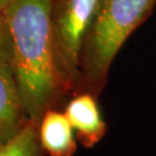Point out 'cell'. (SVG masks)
<instances>
[{"label":"cell","instance_id":"6","mask_svg":"<svg viewBox=\"0 0 156 156\" xmlns=\"http://www.w3.org/2000/svg\"><path fill=\"white\" fill-rule=\"evenodd\" d=\"M41 146L48 156H74L78 149L76 135L65 112L50 109L38 123Z\"/></svg>","mask_w":156,"mask_h":156},{"label":"cell","instance_id":"8","mask_svg":"<svg viewBox=\"0 0 156 156\" xmlns=\"http://www.w3.org/2000/svg\"><path fill=\"white\" fill-rule=\"evenodd\" d=\"M13 46L9 29L4 13L0 12V64H12Z\"/></svg>","mask_w":156,"mask_h":156},{"label":"cell","instance_id":"3","mask_svg":"<svg viewBox=\"0 0 156 156\" xmlns=\"http://www.w3.org/2000/svg\"><path fill=\"white\" fill-rule=\"evenodd\" d=\"M100 0H52L51 20L62 71L73 94L79 82V64L86 34Z\"/></svg>","mask_w":156,"mask_h":156},{"label":"cell","instance_id":"2","mask_svg":"<svg viewBox=\"0 0 156 156\" xmlns=\"http://www.w3.org/2000/svg\"><path fill=\"white\" fill-rule=\"evenodd\" d=\"M155 7L156 0H100L80 53L75 93L100 97L115 58Z\"/></svg>","mask_w":156,"mask_h":156},{"label":"cell","instance_id":"7","mask_svg":"<svg viewBox=\"0 0 156 156\" xmlns=\"http://www.w3.org/2000/svg\"><path fill=\"white\" fill-rule=\"evenodd\" d=\"M0 156H46L38 138V124L30 120L9 141L0 146Z\"/></svg>","mask_w":156,"mask_h":156},{"label":"cell","instance_id":"1","mask_svg":"<svg viewBox=\"0 0 156 156\" xmlns=\"http://www.w3.org/2000/svg\"><path fill=\"white\" fill-rule=\"evenodd\" d=\"M52 0H12L4 11L13 46L12 66L27 116L39 123L73 95L62 71L51 20Z\"/></svg>","mask_w":156,"mask_h":156},{"label":"cell","instance_id":"4","mask_svg":"<svg viewBox=\"0 0 156 156\" xmlns=\"http://www.w3.org/2000/svg\"><path fill=\"white\" fill-rule=\"evenodd\" d=\"M97 98L87 91L75 93L64 109L76 139L84 148H93L108 132V125L102 116Z\"/></svg>","mask_w":156,"mask_h":156},{"label":"cell","instance_id":"9","mask_svg":"<svg viewBox=\"0 0 156 156\" xmlns=\"http://www.w3.org/2000/svg\"><path fill=\"white\" fill-rule=\"evenodd\" d=\"M11 1L12 0H0V12L1 13H4V11L8 7Z\"/></svg>","mask_w":156,"mask_h":156},{"label":"cell","instance_id":"5","mask_svg":"<svg viewBox=\"0 0 156 156\" xmlns=\"http://www.w3.org/2000/svg\"><path fill=\"white\" fill-rule=\"evenodd\" d=\"M29 122L13 66L0 64V146L15 136Z\"/></svg>","mask_w":156,"mask_h":156}]
</instances>
